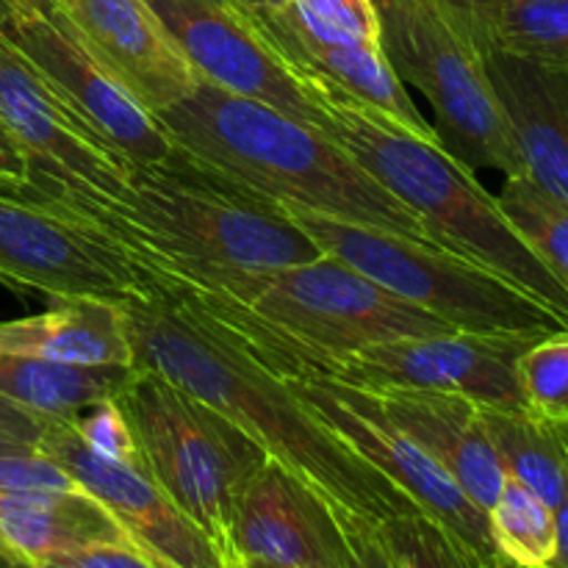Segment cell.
I'll use <instances>...</instances> for the list:
<instances>
[{"instance_id": "obj_1", "label": "cell", "mask_w": 568, "mask_h": 568, "mask_svg": "<svg viewBox=\"0 0 568 568\" xmlns=\"http://www.w3.org/2000/svg\"><path fill=\"white\" fill-rule=\"evenodd\" d=\"M133 366L159 372L231 419L266 458L314 486L347 525L422 514L394 483L349 449L277 372L192 300L150 283L122 300Z\"/></svg>"}, {"instance_id": "obj_2", "label": "cell", "mask_w": 568, "mask_h": 568, "mask_svg": "<svg viewBox=\"0 0 568 568\" xmlns=\"http://www.w3.org/2000/svg\"><path fill=\"white\" fill-rule=\"evenodd\" d=\"M50 186L111 233L153 286H194L220 272L275 270L325 255L281 205L181 148L164 161L131 166L125 197L114 205Z\"/></svg>"}, {"instance_id": "obj_3", "label": "cell", "mask_w": 568, "mask_h": 568, "mask_svg": "<svg viewBox=\"0 0 568 568\" xmlns=\"http://www.w3.org/2000/svg\"><path fill=\"white\" fill-rule=\"evenodd\" d=\"M166 292L192 300L272 372L294 381L327 377L338 358L364 347L453 331L333 255L275 270L220 272Z\"/></svg>"}, {"instance_id": "obj_4", "label": "cell", "mask_w": 568, "mask_h": 568, "mask_svg": "<svg viewBox=\"0 0 568 568\" xmlns=\"http://www.w3.org/2000/svg\"><path fill=\"white\" fill-rule=\"evenodd\" d=\"M155 116L175 148L272 203L433 244L419 216L325 131L261 100L200 81L181 103Z\"/></svg>"}, {"instance_id": "obj_5", "label": "cell", "mask_w": 568, "mask_h": 568, "mask_svg": "<svg viewBox=\"0 0 568 568\" xmlns=\"http://www.w3.org/2000/svg\"><path fill=\"white\" fill-rule=\"evenodd\" d=\"M305 87L325 114L327 136L419 216L436 247L486 266L568 322V286L510 225L475 172L442 144L414 136L355 100L311 78Z\"/></svg>"}, {"instance_id": "obj_6", "label": "cell", "mask_w": 568, "mask_h": 568, "mask_svg": "<svg viewBox=\"0 0 568 568\" xmlns=\"http://www.w3.org/2000/svg\"><path fill=\"white\" fill-rule=\"evenodd\" d=\"M114 399L136 436L148 475L209 536L225 568H239L236 505L266 460L264 449L159 372L133 366Z\"/></svg>"}, {"instance_id": "obj_7", "label": "cell", "mask_w": 568, "mask_h": 568, "mask_svg": "<svg viewBox=\"0 0 568 568\" xmlns=\"http://www.w3.org/2000/svg\"><path fill=\"white\" fill-rule=\"evenodd\" d=\"M281 209L320 244L322 253L353 266L453 331L514 336H552L568 331L564 316L519 286L436 244L358 222L331 220L294 205Z\"/></svg>"}, {"instance_id": "obj_8", "label": "cell", "mask_w": 568, "mask_h": 568, "mask_svg": "<svg viewBox=\"0 0 568 568\" xmlns=\"http://www.w3.org/2000/svg\"><path fill=\"white\" fill-rule=\"evenodd\" d=\"M381 48L399 81L436 111L438 144L466 170L525 175L508 116L486 70V53L442 0H372Z\"/></svg>"}, {"instance_id": "obj_9", "label": "cell", "mask_w": 568, "mask_h": 568, "mask_svg": "<svg viewBox=\"0 0 568 568\" xmlns=\"http://www.w3.org/2000/svg\"><path fill=\"white\" fill-rule=\"evenodd\" d=\"M0 281L50 297L128 300L150 286L111 233L39 178H0Z\"/></svg>"}, {"instance_id": "obj_10", "label": "cell", "mask_w": 568, "mask_h": 568, "mask_svg": "<svg viewBox=\"0 0 568 568\" xmlns=\"http://www.w3.org/2000/svg\"><path fill=\"white\" fill-rule=\"evenodd\" d=\"M0 122L44 178L78 197L114 205L125 197L131 164L109 148L53 81L0 31Z\"/></svg>"}, {"instance_id": "obj_11", "label": "cell", "mask_w": 568, "mask_h": 568, "mask_svg": "<svg viewBox=\"0 0 568 568\" xmlns=\"http://www.w3.org/2000/svg\"><path fill=\"white\" fill-rule=\"evenodd\" d=\"M538 338L544 336L464 331L394 338L338 358L325 381L369 392L414 388L460 394L483 408L527 410L516 364Z\"/></svg>"}, {"instance_id": "obj_12", "label": "cell", "mask_w": 568, "mask_h": 568, "mask_svg": "<svg viewBox=\"0 0 568 568\" xmlns=\"http://www.w3.org/2000/svg\"><path fill=\"white\" fill-rule=\"evenodd\" d=\"M297 397L369 466L399 488L416 508L453 532L480 558L499 560L494 552L488 514L477 508L469 494L453 480L442 464L419 444L410 442L397 425L383 416L366 388L336 381H294L283 377Z\"/></svg>"}, {"instance_id": "obj_13", "label": "cell", "mask_w": 568, "mask_h": 568, "mask_svg": "<svg viewBox=\"0 0 568 568\" xmlns=\"http://www.w3.org/2000/svg\"><path fill=\"white\" fill-rule=\"evenodd\" d=\"M148 3L203 81L242 98L261 100L325 131V114L305 87V78L283 59L255 11L239 0Z\"/></svg>"}, {"instance_id": "obj_14", "label": "cell", "mask_w": 568, "mask_h": 568, "mask_svg": "<svg viewBox=\"0 0 568 568\" xmlns=\"http://www.w3.org/2000/svg\"><path fill=\"white\" fill-rule=\"evenodd\" d=\"M6 37L59 87L87 125L131 166L164 161L175 150L159 116L144 109L72 33L53 9L17 11Z\"/></svg>"}, {"instance_id": "obj_15", "label": "cell", "mask_w": 568, "mask_h": 568, "mask_svg": "<svg viewBox=\"0 0 568 568\" xmlns=\"http://www.w3.org/2000/svg\"><path fill=\"white\" fill-rule=\"evenodd\" d=\"M37 449L98 499L128 538L159 566L225 568L209 536L172 503L148 469L94 453L70 419H50L37 438Z\"/></svg>"}, {"instance_id": "obj_16", "label": "cell", "mask_w": 568, "mask_h": 568, "mask_svg": "<svg viewBox=\"0 0 568 568\" xmlns=\"http://www.w3.org/2000/svg\"><path fill=\"white\" fill-rule=\"evenodd\" d=\"M233 547L242 560L283 568H353L347 521L314 486L266 458L244 486L233 521Z\"/></svg>"}, {"instance_id": "obj_17", "label": "cell", "mask_w": 568, "mask_h": 568, "mask_svg": "<svg viewBox=\"0 0 568 568\" xmlns=\"http://www.w3.org/2000/svg\"><path fill=\"white\" fill-rule=\"evenodd\" d=\"M78 42L153 114L203 81L148 0H55Z\"/></svg>"}, {"instance_id": "obj_18", "label": "cell", "mask_w": 568, "mask_h": 568, "mask_svg": "<svg viewBox=\"0 0 568 568\" xmlns=\"http://www.w3.org/2000/svg\"><path fill=\"white\" fill-rule=\"evenodd\" d=\"M369 394L383 416L442 464L477 508L486 514L491 510L508 471L494 449L480 405L460 394L414 388H383Z\"/></svg>"}, {"instance_id": "obj_19", "label": "cell", "mask_w": 568, "mask_h": 568, "mask_svg": "<svg viewBox=\"0 0 568 568\" xmlns=\"http://www.w3.org/2000/svg\"><path fill=\"white\" fill-rule=\"evenodd\" d=\"M486 70L508 116L525 175L568 205V72L505 50H486Z\"/></svg>"}, {"instance_id": "obj_20", "label": "cell", "mask_w": 568, "mask_h": 568, "mask_svg": "<svg viewBox=\"0 0 568 568\" xmlns=\"http://www.w3.org/2000/svg\"><path fill=\"white\" fill-rule=\"evenodd\" d=\"M258 22L283 59L311 81L355 100L364 109L375 111L383 120L405 128L414 136L425 142L438 144L433 122L425 120L414 105L410 94L405 92V83L383 55L381 44H331L320 39L305 37L300 28L288 22L283 9L277 11H255Z\"/></svg>"}, {"instance_id": "obj_21", "label": "cell", "mask_w": 568, "mask_h": 568, "mask_svg": "<svg viewBox=\"0 0 568 568\" xmlns=\"http://www.w3.org/2000/svg\"><path fill=\"white\" fill-rule=\"evenodd\" d=\"M103 541L131 538L87 491L0 488V564L37 568L72 549Z\"/></svg>"}, {"instance_id": "obj_22", "label": "cell", "mask_w": 568, "mask_h": 568, "mask_svg": "<svg viewBox=\"0 0 568 568\" xmlns=\"http://www.w3.org/2000/svg\"><path fill=\"white\" fill-rule=\"evenodd\" d=\"M0 353L81 366H133L122 303L103 297H55L44 314L0 322Z\"/></svg>"}, {"instance_id": "obj_23", "label": "cell", "mask_w": 568, "mask_h": 568, "mask_svg": "<svg viewBox=\"0 0 568 568\" xmlns=\"http://www.w3.org/2000/svg\"><path fill=\"white\" fill-rule=\"evenodd\" d=\"M131 369L0 353V394L44 419H72L89 405L116 397Z\"/></svg>"}, {"instance_id": "obj_24", "label": "cell", "mask_w": 568, "mask_h": 568, "mask_svg": "<svg viewBox=\"0 0 568 568\" xmlns=\"http://www.w3.org/2000/svg\"><path fill=\"white\" fill-rule=\"evenodd\" d=\"M483 422L508 477L538 494L552 510L558 508L568 488V438L564 427L530 410L483 408Z\"/></svg>"}, {"instance_id": "obj_25", "label": "cell", "mask_w": 568, "mask_h": 568, "mask_svg": "<svg viewBox=\"0 0 568 568\" xmlns=\"http://www.w3.org/2000/svg\"><path fill=\"white\" fill-rule=\"evenodd\" d=\"M494 552L503 564L547 568L555 555V510L538 494L508 477L488 510Z\"/></svg>"}, {"instance_id": "obj_26", "label": "cell", "mask_w": 568, "mask_h": 568, "mask_svg": "<svg viewBox=\"0 0 568 568\" xmlns=\"http://www.w3.org/2000/svg\"><path fill=\"white\" fill-rule=\"evenodd\" d=\"M491 48L568 72V0H503Z\"/></svg>"}, {"instance_id": "obj_27", "label": "cell", "mask_w": 568, "mask_h": 568, "mask_svg": "<svg viewBox=\"0 0 568 568\" xmlns=\"http://www.w3.org/2000/svg\"><path fill=\"white\" fill-rule=\"evenodd\" d=\"M497 203L510 225L568 286V205L549 197L527 175L505 178Z\"/></svg>"}, {"instance_id": "obj_28", "label": "cell", "mask_w": 568, "mask_h": 568, "mask_svg": "<svg viewBox=\"0 0 568 568\" xmlns=\"http://www.w3.org/2000/svg\"><path fill=\"white\" fill-rule=\"evenodd\" d=\"M381 536L399 568H499V560L480 558L453 532L425 514H405L383 521Z\"/></svg>"}, {"instance_id": "obj_29", "label": "cell", "mask_w": 568, "mask_h": 568, "mask_svg": "<svg viewBox=\"0 0 568 568\" xmlns=\"http://www.w3.org/2000/svg\"><path fill=\"white\" fill-rule=\"evenodd\" d=\"M519 386L527 410L552 425L568 422V331L532 342L519 355Z\"/></svg>"}, {"instance_id": "obj_30", "label": "cell", "mask_w": 568, "mask_h": 568, "mask_svg": "<svg viewBox=\"0 0 568 568\" xmlns=\"http://www.w3.org/2000/svg\"><path fill=\"white\" fill-rule=\"evenodd\" d=\"M283 14L320 42L381 44V22L372 0H286Z\"/></svg>"}, {"instance_id": "obj_31", "label": "cell", "mask_w": 568, "mask_h": 568, "mask_svg": "<svg viewBox=\"0 0 568 568\" xmlns=\"http://www.w3.org/2000/svg\"><path fill=\"white\" fill-rule=\"evenodd\" d=\"M72 427L78 436L94 449V453L105 455V458L116 460V464L142 466V449H139L136 436H133L131 425H128L125 414L116 405V399H100V403L89 405L81 414L72 416Z\"/></svg>"}, {"instance_id": "obj_32", "label": "cell", "mask_w": 568, "mask_h": 568, "mask_svg": "<svg viewBox=\"0 0 568 568\" xmlns=\"http://www.w3.org/2000/svg\"><path fill=\"white\" fill-rule=\"evenodd\" d=\"M0 488L14 491H83L55 460L37 447L0 453Z\"/></svg>"}, {"instance_id": "obj_33", "label": "cell", "mask_w": 568, "mask_h": 568, "mask_svg": "<svg viewBox=\"0 0 568 568\" xmlns=\"http://www.w3.org/2000/svg\"><path fill=\"white\" fill-rule=\"evenodd\" d=\"M50 564H61L67 568H164L131 541L89 544V547L72 549V552L61 555L59 560H50Z\"/></svg>"}, {"instance_id": "obj_34", "label": "cell", "mask_w": 568, "mask_h": 568, "mask_svg": "<svg viewBox=\"0 0 568 568\" xmlns=\"http://www.w3.org/2000/svg\"><path fill=\"white\" fill-rule=\"evenodd\" d=\"M442 3L475 37V42L486 53L494 42V26H497L503 0H442Z\"/></svg>"}, {"instance_id": "obj_35", "label": "cell", "mask_w": 568, "mask_h": 568, "mask_svg": "<svg viewBox=\"0 0 568 568\" xmlns=\"http://www.w3.org/2000/svg\"><path fill=\"white\" fill-rule=\"evenodd\" d=\"M349 538L355 547L353 568H399L392 549L383 541L381 530L375 525H347Z\"/></svg>"}, {"instance_id": "obj_36", "label": "cell", "mask_w": 568, "mask_h": 568, "mask_svg": "<svg viewBox=\"0 0 568 568\" xmlns=\"http://www.w3.org/2000/svg\"><path fill=\"white\" fill-rule=\"evenodd\" d=\"M48 422L50 419L22 408V405L11 403V399H6L3 394H0V430L9 433V436L20 438V442H28V444H37V438L42 436Z\"/></svg>"}, {"instance_id": "obj_37", "label": "cell", "mask_w": 568, "mask_h": 568, "mask_svg": "<svg viewBox=\"0 0 568 568\" xmlns=\"http://www.w3.org/2000/svg\"><path fill=\"white\" fill-rule=\"evenodd\" d=\"M0 178H6V181H28L31 178V161L3 122H0Z\"/></svg>"}, {"instance_id": "obj_38", "label": "cell", "mask_w": 568, "mask_h": 568, "mask_svg": "<svg viewBox=\"0 0 568 568\" xmlns=\"http://www.w3.org/2000/svg\"><path fill=\"white\" fill-rule=\"evenodd\" d=\"M547 568H568V488L555 508V555Z\"/></svg>"}, {"instance_id": "obj_39", "label": "cell", "mask_w": 568, "mask_h": 568, "mask_svg": "<svg viewBox=\"0 0 568 568\" xmlns=\"http://www.w3.org/2000/svg\"><path fill=\"white\" fill-rule=\"evenodd\" d=\"M242 6H247L250 11H277L286 6V0H239Z\"/></svg>"}, {"instance_id": "obj_40", "label": "cell", "mask_w": 568, "mask_h": 568, "mask_svg": "<svg viewBox=\"0 0 568 568\" xmlns=\"http://www.w3.org/2000/svg\"><path fill=\"white\" fill-rule=\"evenodd\" d=\"M17 17V3L14 0H0V31L11 26V20Z\"/></svg>"}, {"instance_id": "obj_41", "label": "cell", "mask_w": 568, "mask_h": 568, "mask_svg": "<svg viewBox=\"0 0 568 568\" xmlns=\"http://www.w3.org/2000/svg\"><path fill=\"white\" fill-rule=\"evenodd\" d=\"M17 11H44L53 9L55 0H14Z\"/></svg>"}, {"instance_id": "obj_42", "label": "cell", "mask_w": 568, "mask_h": 568, "mask_svg": "<svg viewBox=\"0 0 568 568\" xmlns=\"http://www.w3.org/2000/svg\"><path fill=\"white\" fill-rule=\"evenodd\" d=\"M20 447H37V444L20 442V438L9 436V433L0 430V453H9V449H20Z\"/></svg>"}, {"instance_id": "obj_43", "label": "cell", "mask_w": 568, "mask_h": 568, "mask_svg": "<svg viewBox=\"0 0 568 568\" xmlns=\"http://www.w3.org/2000/svg\"><path fill=\"white\" fill-rule=\"evenodd\" d=\"M239 568H283V566H275V564H264V560H242Z\"/></svg>"}, {"instance_id": "obj_44", "label": "cell", "mask_w": 568, "mask_h": 568, "mask_svg": "<svg viewBox=\"0 0 568 568\" xmlns=\"http://www.w3.org/2000/svg\"><path fill=\"white\" fill-rule=\"evenodd\" d=\"M37 568H67V566H61V564H39Z\"/></svg>"}, {"instance_id": "obj_45", "label": "cell", "mask_w": 568, "mask_h": 568, "mask_svg": "<svg viewBox=\"0 0 568 568\" xmlns=\"http://www.w3.org/2000/svg\"><path fill=\"white\" fill-rule=\"evenodd\" d=\"M499 568H521V566H510V564H503V560H499Z\"/></svg>"}, {"instance_id": "obj_46", "label": "cell", "mask_w": 568, "mask_h": 568, "mask_svg": "<svg viewBox=\"0 0 568 568\" xmlns=\"http://www.w3.org/2000/svg\"><path fill=\"white\" fill-rule=\"evenodd\" d=\"M560 427H564V433H566V438H568V422H566V425H560Z\"/></svg>"}, {"instance_id": "obj_47", "label": "cell", "mask_w": 568, "mask_h": 568, "mask_svg": "<svg viewBox=\"0 0 568 568\" xmlns=\"http://www.w3.org/2000/svg\"><path fill=\"white\" fill-rule=\"evenodd\" d=\"M6 568H14V566H6Z\"/></svg>"}]
</instances>
